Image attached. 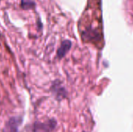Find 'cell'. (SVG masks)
Here are the masks:
<instances>
[{
  "label": "cell",
  "mask_w": 133,
  "mask_h": 132,
  "mask_svg": "<svg viewBox=\"0 0 133 132\" xmlns=\"http://www.w3.org/2000/svg\"><path fill=\"white\" fill-rule=\"evenodd\" d=\"M56 121L50 119L44 122H35L33 126V132H52L56 127Z\"/></svg>",
  "instance_id": "obj_1"
},
{
  "label": "cell",
  "mask_w": 133,
  "mask_h": 132,
  "mask_svg": "<svg viewBox=\"0 0 133 132\" xmlns=\"http://www.w3.org/2000/svg\"><path fill=\"white\" fill-rule=\"evenodd\" d=\"M21 124V119L18 117L10 118L5 124L3 132H19L18 128Z\"/></svg>",
  "instance_id": "obj_2"
},
{
  "label": "cell",
  "mask_w": 133,
  "mask_h": 132,
  "mask_svg": "<svg viewBox=\"0 0 133 132\" xmlns=\"http://www.w3.org/2000/svg\"><path fill=\"white\" fill-rule=\"evenodd\" d=\"M51 90L58 99H62V98L65 97V96H66L65 89L58 82H55L53 84V86L51 87Z\"/></svg>",
  "instance_id": "obj_3"
},
{
  "label": "cell",
  "mask_w": 133,
  "mask_h": 132,
  "mask_svg": "<svg viewBox=\"0 0 133 132\" xmlns=\"http://www.w3.org/2000/svg\"><path fill=\"white\" fill-rule=\"evenodd\" d=\"M72 47V43L69 40H64L62 44L58 50L57 52V55L59 58H62L66 54L67 52L69 51V49Z\"/></svg>",
  "instance_id": "obj_4"
},
{
  "label": "cell",
  "mask_w": 133,
  "mask_h": 132,
  "mask_svg": "<svg viewBox=\"0 0 133 132\" xmlns=\"http://www.w3.org/2000/svg\"><path fill=\"white\" fill-rule=\"evenodd\" d=\"M34 2L32 0H21L20 5L24 9H33L34 6Z\"/></svg>",
  "instance_id": "obj_5"
}]
</instances>
